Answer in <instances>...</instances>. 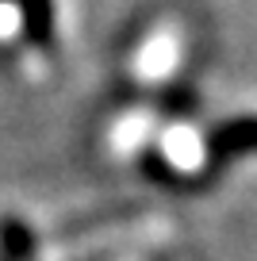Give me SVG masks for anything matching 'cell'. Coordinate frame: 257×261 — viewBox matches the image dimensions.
<instances>
[{"label":"cell","instance_id":"1","mask_svg":"<svg viewBox=\"0 0 257 261\" xmlns=\"http://www.w3.org/2000/svg\"><path fill=\"white\" fill-rule=\"evenodd\" d=\"M215 142L223 150H249V146H257V123H234V127H226V135H219Z\"/></svg>","mask_w":257,"mask_h":261}]
</instances>
